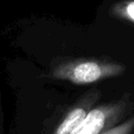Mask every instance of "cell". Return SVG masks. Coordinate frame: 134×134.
Masks as SVG:
<instances>
[{"label": "cell", "mask_w": 134, "mask_h": 134, "mask_svg": "<svg viewBox=\"0 0 134 134\" xmlns=\"http://www.w3.org/2000/svg\"><path fill=\"white\" fill-rule=\"evenodd\" d=\"M126 66L107 59H77L59 65L54 77L76 85H88L122 75Z\"/></svg>", "instance_id": "cell-1"}, {"label": "cell", "mask_w": 134, "mask_h": 134, "mask_svg": "<svg viewBox=\"0 0 134 134\" xmlns=\"http://www.w3.org/2000/svg\"><path fill=\"white\" fill-rule=\"evenodd\" d=\"M102 134H134V115Z\"/></svg>", "instance_id": "cell-5"}, {"label": "cell", "mask_w": 134, "mask_h": 134, "mask_svg": "<svg viewBox=\"0 0 134 134\" xmlns=\"http://www.w3.org/2000/svg\"><path fill=\"white\" fill-rule=\"evenodd\" d=\"M101 97V91L93 88L87 92L65 116L64 120L57 127L53 134H69L81 123L90 109L93 108Z\"/></svg>", "instance_id": "cell-3"}, {"label": "cell", "mask_w": 134, "mask_h": 134, "mask_svg": "<svg viewBox=\"0 0 134 134\" xmlns=\"http://www.w3.org/2000/svg\"><path fill=\"white\" fill-rule=\"evenodd\" d=\"M109 15L134 25V0H119L110 7Z\"/></svg>", "instance_id": "cell-4"}, {"label": "cell", "mask_w": 134, "mask_h": 134, "mask_svg": "<svg viewBox=\"0 0 134 134\" xmlns=\"http://www.w3.org/2000/svg\"><path fill=\"white\" fill-rule=\"evenodd\" d=\"M133 107L131 94L101 105L95 106L69 134H102L121 122Z\"/></svg>", "instance_id": "cell-2"}]
</instances>
